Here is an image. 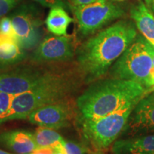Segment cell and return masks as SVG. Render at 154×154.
I'll list each match as a JSON object with an SVG mask.
<instances>
[{"label":"cell","mask_w":154,"mask_h":154,"mask_svg":"<svg viewBox=\"0 0 154 154\" xmlns=\"http://www.w3.org/2000/svg\"><path fill=\"white\" fill-rule=\"evenodd\" d=\"M137 36L134 24L119 21L88 38L77 51L79 70L86 83L101 78Z\"/></svg>","instance_id":"cell-1"},{"label":"cell","mask_w":154,"mask_h":154,"mask_svg":"<svg viewBox=\"0 0 154 154\" xmlns=\"http://www.w3.org/2000/svg\"><path fill=\"white\" fill-rule=\"evenodd\" d=\"M148 91L132 81L106 79L94 82L76 100L81 120H93L118 111L131 102L140 99Z\"/></svg>","instance_id":"cell-2"},{"label":"cell","mask_w":154,"mask_h":154,"mask_svg":"<svg viewBox=\"0 0 154 154\" xmlns=\"http://www.w3.org/2000/svg\"><path fill=\"white\" fill-rule=\"evenodd\" d=\"M78 82L74 75L57 72L40 86L15 96L10 109L0 124L16 119H26L38 108L70 99L71 95L78 86Z\"/></svg>","instance_id":"cell-3"},{"label":"cell","mask_w":154,"mask_h":154,"mask_svg":"<svg viewBox=\"0 0 154 154\" xmlns=\"http://www.w3.org/2000/svg\"><path fill=\"white\" fill-rule=\"evenodd\" d=\"M152 58L143 36L137 35L134 42L116 61L110 69L112 78L140 84L148 92L151 91Z\"/></svg>","instance_id":"cell-4"},{"label":"cell","mask_w":154,"mask_h":154,"mask_svg":"<svg viewBox=\"0 0 154 154\" xmlns=\"http://www.w3.org/2000/svg\"><path fill=\"white\" fill-rule=\"evenodd\" d=\"M140 99L131 102L118 111L101 118L82 120L84 138L96 150L107 149L124 132L131 113Z\"/></svg>","instance_id":"cell-5"},{"label":"cell","mask_w":154,"mask_h":154,"mask_svg":"<svg viewBox=\"0 0 154 154\" xmlns=\"http://www.w3.org/2000/svg\"><path fill=\"white\" fill-rule=\"evenodd\" d=\"M79 32L84 36L94 34L108 23L120 18L124 11L109 0H97L82 7L71 6Z\"/></svg>","instance_id":"cell-6"},{"label":"cell","mask_w":154,"mask_h":154,"mask_svg":"<svg viewBox=\"0 0 154 154\" xmlns=\"http://www.w3.org/2000/svg\"><path fill=\"white\" fill-rule=\"evenodd\" d=\"M58 72L32 68L17 69L0 74V91L19 95L40 86Z\"/></svg>","instance_id":"cell-7"},{"label":"cell","mask_w":154,"mask_h":154,"mask_svg":"<svg viewBox=\"0 0 154 154\" xmlns=\"http://www.w3.org/2000/svg\"><path fill=\"white\" fill-rule=\"evenodd\" d=\"M76 109L71 99L46 105L29 115L30 123L51 129H59L70 126L76 115Z\"/></svg>","instance_id":"cell-8"},{"label":"cell","mask_w":154,"mask_h":154,"mask_svg":"<svg viewBox=\"0 0 154 154\" xmlns=\"http://www.w3.org/2000/svg\"><path fill=\"white\" fill-rule=\"evenodd\" d=\"M149 132H154V91L138 101L123 133L134 136Z\"/></svg>","instance_id":"cell-9"},{"label":"cell","mask_w":154,"mask_h":154,"mask_svg":"<svg viewBox=\"0 0 154 154\" xmlns=\"http://www.w3.org/2000/svg\"><path fill=\"white\" fill-rule=\"evenodd\" d=\"M33 13L29 8L23 7L11 16L15 38L22 48L32 47L38 38L41 21L35 18Z\"/></svg>","instance_id":"cell-10"},{"label":"cell","mask_w":154,"mask_h":154,"mask_svg":"<svg viewBox=\"0 0 154 154\" xmlns=\"http://www.w3.org/2000/svg\"><path fill=\"white\" fill-rule=\"evenodd\" d=\"M74 55L71 39L67 36H49L44 38L34 54L36 61H63Z\"/></svg>","instance_id":"cell-11"},{"label":"cell","mask_w":154,"mask_h":154,"mask_svg":"<svg viewBox=\"0 0 154 154\" xmlns=\"http://www.w3.org/2000/svg\"><path fill=\"white\" fill-rule=\"evenodd\" d=\"M0 144L15 154H27L37 149L34 133L22 129L3 132Z\"/></svg>","instance_id":"cell-12"},{"label":"cell","mask_w":154,"mask_h":154,"mask_svg":"<svg viewBox=\"0 0 154 154\" xmlns=\"http://www.w3.org/2000/svg\"><path fill=\"white\" fill-rule=\"evenodd\" d=\"M111 151L113 154H154V134L118 140Z\"/></svg>","instance_id":"cell-13"},{"label":"cell","mask_w":154,"mask_h":154,"mask_svg":"<svg viewBox=\"0 0 154 154\" xmlns=\"http://www.w3.org/2000/svg\"><path fill=\"white\" fill-rule=\"evenodd\" d=\"M131 17L143 37L154 43V16L143 2H139L131 9Z\"/></svg>","instance_id":"cell-14"},{"label":"cell","mask_w":154,"mask_h":154,"mask_svg":"<svg viewBox=\"0 0 154 154\" xmlns=\"http://www.w3.org/2000/svg\"><path fill=\"white\" fill-rule=\"evenodd\" d=\"M74 19L63 7H55L50 9L45 23L47 29L56 36H67V29Z\"/></svg>","instance_id":"cell-15"},{"label":"cell","mask_w":154,"mask_h":154,"mask_svg":"<svg viewBox=\"0 0 154 154\" xmlns=\"http://www.w3.org/2000/svg\"><path fill=\"white\" fill-rule=\"evenodd\" d=\"M24 57L22 47L14 38L0 33V63L11 64Z\"/></svg>","instance_id":"cell-16"},{"label":"cell","mask_w":154,"mask_h":154,"mask_svg":"<svg viewBox=\"0 0 154 154\" xmlns=\"http://www.w3.org/2000/svg\"><path fill=\"white\" fill-rule=\"evenodd\" d=\"M34 138L37 149L51 148L55 152H62L64 139L54 129L39 126L34 132Z\"/></svg>","instance_id":"cell-17"},{"label":"cell","mask_w":154,"mask_h":154,"mask_svg":"<svg viewBox=\"0 0 154 154\" xmlns=\"http://www.w3.org/2000/svg\"><path fill=\"white\" fill-rule=\"evenodd\" d=\"M14 96L11 94L0 91V122L9 111Z\"/></svg>","instance_id":"cell-18"},{"label":"cell","mask_w":154,"mask_h":154,"mask_svg":"<svg viewBox=\"0 0 154 154\" xmlns=\"http://www.w3.org/2000/svg\"><path fill=\"white\" fill-rule=\"evenodd\" d=\"M63 154H86V149L80 144L73 141L65 140L63 143L62 152Z\"/></svg>","instance_id":"cell-19"},{"label":"cell","mask_w":154,"mask_h":154,"mask_svg":"<svg viewBox=\"0 0 154 154\" xmlns=\"http://www.w3.org/2000/svg\"><path fill=\"white\" fill-rule=\"evenodd\" d=\"M0 33L16 39L11 18L3 17L2 19H1L0 20Z\"/></svg>","instance_id":"cell-20"},{"label":"cell","mask_w":154,"mask_h":154,"mask_svg":"<svg viewBox=\"0 0 154 154\" xmlns=\"http://www.w3.org/2000/svg\"><path fill=\"white\" fill-rule=\"evenodd\" d=\"M16 4L17 0H0V18L10 11Z\"/></svg>","instance_id":"cell-21"},{"label":"cell","mask_w":154,"mask_h":154,"mask_svg":"<svg viewBox=\"0 0 154 154\" xmlns=\"http://www.w3.org/2000/svg\"><path fill=\"white\" fill-rule=\"evenodd\" d=\"M40 5L46 7L53 8L55 7H61L65 8L66 7V2L64 0H33Z\"/></svg>","instance_id":"cell-22"},{"label":"cell","mask_w":154,"mask_h":154,"mask_svg":"<svg viewBox=\"0 0 154 154\" xmlns=\"http://www.w3.org/2000/svg\"><path fill=\"white\" fill-rule=\"evenodd\" d=\"M97 0H70L71 6L74 7H82L95 2Z\"/></svg>","instance_id":"cell-23"},{"label":"cell","mask_w":154,"mask_h":154,"mask_svg":"<svg viewBox=\"0 0 154 154\" xmlns=\"http://www.w3.org/2000/svg\"><path fill=\"white\" fill-rule=\"evenodd\" d=\"M54 150L51 148H43V149H36L32 153L27 154H54Z\"/></svg>","instance_id":"cell-24"},{"label":"cell","mask_w":154,"mask_h":154,"mask_svg":"<svg viewBox=\"0 0 154 154\" xmlns=\"http://www.w3.org/2000/svg\"><path fill=\"white\" fill-rule=\"evenodd\" d=\"M151 91H154V66H152L151 71Z\"/></svg>","instance_id":"cell-25"},{"label":"cell","mask_w":154,"mask_h":154,"mask_svg":"<svg viewBox=\"0 0 154 154\" xmlns=\"http://www.w3.org/2000/svg\"><path fill=\"white\" fill-rule=\"evenodd\" d=\"M0 154H15V153H10L9 152H7L5 151H3V150L0 149Z\"/></svg>","instance_id":"cell-26"},{"label":"cell","mask_w":154,"mask_h":154,"mask_svg":"<svg viewBox=\"0 0 154 154\" xmlns=\"http://www.w3.org/2000/svg\"><path fill=\"white\" fill-rule=\"evenodd\" d=\"M150 7H151V8L153 9L154 12V0H151V5H150Z\"/></svg>","instance_id":"cell-27"},{"label":"cell","mask_w":154,"mask_h":154,"mask_svg":"<svg viewBox=\"0 0 154 154\" xmlns=\"http://www.w3.org/2000/svg\"><path fill=\"white\" fill-rule=\"evenodd\" d=\"M146 4H147L148 5L150 6V5H151V0H145Z\"/></svg>","instance_id":"cell-28"},{"label":"cell","mask_w":154,"mask_h":154,"mask_svg":"<svg viewBox=\"0 0 154 154\" xmlns=\"http://www.w3.org/2000/svg\"><path fill=\"white\" fill-rule=\"evenodd\" d=\"M54 154H63V153H59V152H55L54 153Z\"/></svg>","instance_id":"cell-29"},{"label":"cell","mask_w":154,"mask_h":154,"mask_svg":"<svg viewBox=\"0 0 154 154\" xmlns=\"http://www.w3.org/2000/svg\"><path fill=\"white\" fill-rule=\"evenodd\" d=\"M152 45H153V47H154V43H153V44H152Z\"/></svg>","instance_id":"cell-30"},{"label":"cell","mask_w":154,"mask_h":154,"mask_svg":"<svg viewBox=\"0 0 154 154\" xmlns=\"http://www.w3.org/2000/svg\"><path fill=\"white\" fill-rule=\"evenodd\" d=\"M118 1H123V0H118Z\"/></svg>","instance_id":"cell-31"}]
</instances>
